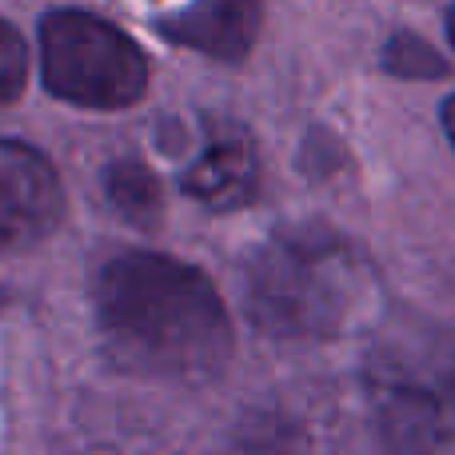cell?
Returning a JSON list of instances; mask_svg holds the SVG:
<instances>
[{"label": "cell", "mask_w": 455, "mask_h": 455, "mask_svg": "<svg viewBox=\"0 0 455 455\" xmlns=\"http://www.w3.org/2000/svg\"><path fill=\"white\" fill-rule=\"evenodd\" d=\"M448 28H451V40H455V12H451V20H448Z\"/></svg>", "instance_id": "7c38bea8"}, {"label": "cell", "mask_w": 455, "mask_h": 455, "mask_svg": "<svg viewBox=\"0 0 455 455\" xmlns=\"http://www.w3.org/2000/svg\"><path fill=\"white\" fill-rule=\"evenodd\" d=\"M64 212L56 168L36 148L0 140V251H20L44 240Z\"/></svg>", "instance_id": "8992f818"}, {"label": "cell", "mask_w": 455, "mask_h": 455, "mask_svg": "<svg viewBox=\"0 0 455 455\" xmlns=\"http://www.w3.org/2000/svg\"><path fill=\"white\" fill-rule=\"evenodd\" d=\"M443 128H448V140L455 144V96L443 104Z\"/></svg>", "instance_id": "8fae6325"}, {"label": "cell", "mask_w": 455, "mask_h": 455, "mask_svg": "<svg viewBox=\"0 0 455 455\" xmlns=\"http://www.w3.org/2000/svg\"><path fill=\"white\" fill-rule=\"evenodd\" d=\"M104 192H108V204L120 212V220L136 228H152L164 212V188L144 160H116L104 172Z\"/></svg>", "instance_id": "ba28073f"}, {"label": "cell", "mask_w": 455, "mask_h": 455, "mask_svg": "<svg viewBox=\"0 0 455 455\" xmlns=\"http://www.w3.org/2000/svg\"><path fill=\"white\" fill-rule=\"evenodd\" d=\"M371 403L384 435L400 448L455 443V360L384 352L371 368Z\"/></svg>", "instance_id": "277c9868"}, {"label": "cell", "mask_w": 455, "mask_h": 455, "mask_svg": "<svg viewBox=\"0 0 455 455\" xmlns=\"http://www.w3.org/2000/svg\"><path fill=\"white\" fill-rule=\"evenodd\" d=\"M96 331L116 368L200 387L232 360V323L200 267L160 251H120L92 283Z\"/></svg>", "instance_id": "6da1fadb"}, {"label": "cell", "mask_w": 455, "mask_h": 455, "mask_svg": "<svg viewBox=\"0 0 455 455\" xmlns=\"http://www.w3.org/2000/svg\"><path fill=\"white\" fill-rule=\"evenodd\" d=\"M384 64L395 76H443V60L416 36H395L384 52Z\"/></svg>", "instance_id": "30bf717a"}, {"label": "cell", "mask_w": 455, "mask_h": 455, "mask_svg": "<svg viewBox=\"0 0 455 455\" xmlns=\"http://www.w3.org/2000/svg\"><path fill=\"white\" fill-rule=\"evenodd\" d=\"M40 80L56 100L80 108H128L148 88V60L116 24L56 8L40 20Z\"/></svg>", "instance_id": "3957f363"}, {"label": "cell", "mask_w": 455, "mask_h": 455, "mask_svg": "<svg viewBox=\"0 0 455 455\" xmlns=\"http://www.w3.org/2000/svg\"><path fill=\"white\" fill-rule=\"evenodd\" d=\"M264 24V0H196L184 12L156 20L172 44L196 48L216 60H243Z\"/></svg>", "instance_id": "52a82bcc"}, {"label": "cell", "mask_w": 455, "mask_h": 455, "mask_svg": "<svg viewBox=\"0 0 455 455\" xmlns=\"http://www.w3.org/2000/svg\"><path fill=\"white\" fill-rule=\"evenodd\" d=\"M28 84V48L12 24L0 20V104L16 100Z\"/></svg>", "instance_id": "9c48e42d"}, {"label": "cell", "mask_w": 455, "mask_h": 455, "mask_svg": "<svg viewBox=\"0 0 455 455\" xmlns=\"http://www.w3.org/2000/svg\"><path fill=\"white\" fill-rule=\"evenodd\" d=\"M180 188L212 212H235L259 188V152L235 120H200V144L180 168Z\"/></svg>", "instance_id": "5b68a950"}, {"label": "cell", "mask_w": 455, "mask_h": 455, "mask_svg": "<svg viewBox=\"0 0 455 455\" xmlns=\"http://www.w3.org/2000/svg\"><path fill=\"white\" fill-rule=\"evenodd\" d=\"M371 291V267L344 232L288 224L243 264V312L272 339H331Z\"/></svg>", "instance_id": "7a4b0ae2"}]
</instances>
